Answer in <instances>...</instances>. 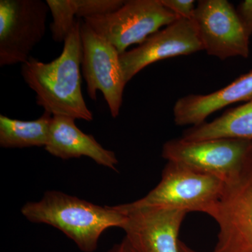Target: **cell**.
<instances>
[{
    "label": "cell",
    "mask_w": 252,
    "mask_h": 252,
    "mask_svg": "<svg viewBox=\"0 0 252 252\" xmlns=\"http://www.w3.org/2000/svg\"><path fill=\"white\" fill-rule=\"evenodd\" d=\"M81 19H77L65 40L61 56L50 63L31 56L21 64L23 80L36 94V103L53 116L92 122L81 91L82 44Z\"/></svg>",
    "instance_id": "6da1fadb"
},
{
    "label": "cell",
    "mask_w": 252,
    "mask_h": 252,
    "mask_svg": "<svg viewBox=\"0 0 252 252\" xmlns=\"http://www.w3.org/2000/svg\"><path fill=\"white\" fill-rule=\"evenodd\" d=\"M21 213L32 223H45L62 231L84 252L95 251L101 235L112 227L123 228L127 217L113 206H99L56 190L30 202Z\"/></svg>",
    "instance_id": "7a4b0ae2"
},
{
    "label": "cell",
    "mask_w": 252,
    "mask_h": 252,
    "mask_svg": "<svg viewBox=\"0 0 252 252\" xmlns=\"http://www.w3.org/2000/svg\"><path fill=\"white\" fill-rule=\"evenodd\" d=\"M225 187L226 184L216 177L167 162L155 188L142 198L119 205L125 209L167 207L208 215L221 198Z\"/></svg>",
    "instance_id": "3957f363"
},
{
    "label": "cell",
    "mask_w": 252,
    "mask_h": 252,
    "mask_svg": "<svg viewBox=\"0 0 252 252\" xmlns=\"http://www.w3.org/2000/svg\"><path fill=\"white\" fill-rule=\"evenodd\" d=\"M252 156V141L215 139L187 141L174 139L165 142L162 157L197 171L212 175L225 184L238 177Z\"/></svg>",
    "instance_id": "277c9868"
},
{
    "label": "cell",
    "mask_w": 252,
    "mask_h": 252,
    "mask_svg": "<svg viewBox=\"0 0 252 252\" xmlns=\"http://www.w3.org/2000/svg\"><path fill=\"white\" fill-rule=\"evenodd\" d=\"M178 18L160 0H128L111 14L82 20L122 54Z\"/></svg>",
    "instance_id": "5b68a950"
},
{
    "label": "cell",
    "mask_w": 252,
    "mask_h": 252,
    "mask_svg": "<svg viewBox=\"0 0 252 252\" xmlns=\"http://www.w3.org/2000/svg\"><path fill=\"white\" fill-rule=\"evenodd\" d=\"M49 11L41 0L0 1V67L27 62L44 38Z\"/></svg>",
    "instance_id": "8992f818"
},
{
    "label": "cell",
    "mask_w": 252,
    "mask_h": 252,
    "mask_svg": "<svg viewBox=\"0 0 252 252\" xmlns=\"http://www.w3.org/2000/svg\"><path fill=\"white\" fill-rule=\"evenodd\" d=\"M207 215L218 226L212 252H252V156Z\"/></svg>",
    "instance_id": "52a82bcc"
},
{
    "label": "cell",
    "mask_w": 252,
    "mask_h": 252,
    "mask_svg": "<svg viewBox=\"0 0 252 252\" xmlns=\"http://www.w3.org/2000/svg\"><path fill=\"white\" fill-rule=\"evenodd\" d=\"M82 44L81 68L86 89L93 100L97 99V91L103 94L111 115H119L126 85L120 61V54L109 41L97 34L81 20Z\"/></svg>",
    "instance_id": "ba28073f"
},
{
    "label": "cell",
    "mask_w": 252,
    "mask_h": 252,
    "mask_svg": "<svg viewBox=\"0 0 252 252\" xmlns=\"http://www.w3.org/2000/svg\"><path fill=\"white\" fill-rule=\"evenodd\" d=\"M203 50L220 60L250 55V38L227 0H201L193 18Z\"/></svg>",
    "instance_id": "9c48e42d"
},
{
    "label": "cell",
    "mask_w": 252,
    "mask_h": 252,
    "mask_svg": "<svg viewBox=\"0 0 252 252\" xmlns=\"http://www.w3.org/2000/svg\"><path fill=\"white\" fill-rule=\"evenodd\" d=\"M114 209L126 215L125 238L137 252H180L179 234L188 212L160 207Z\"/></svg>",
    "instance_id": "30bf717a"
},
{
    "label": "cell",
    "mask_w": 252,
    "mask_h": 252,
    "mask_svg": "<svg viewBox=\"0 0 252 252\" xmlns=\"http://www.w3.org/2000/svg\"><path fill=\"white\" fill-rule=\"evenodd\" d=\"M193 19L180 18L149 36L135 49L120 55L124 79L129 82L141 70L162 60L203 51Z\"/></svg>",
    "instance_id": "8fae6325"
},
{
    "label": "cell",
    "mask_w": 252,
    "mask_h": 252,
    "mask_svg": "<svg viewBox=\"0 0 252 252\" xmlns=\"http://www.w3.org/2000/svg\"><path fill=\"white\" fill-rule=\"evenodd\" d=\"M76 119L53 116L49 140L45 150L60 158L67 160L86 157L102 166L117 171L118 159L114 152L103 148L94 136L84 133L75 124Z\"/></svg>",
    "instance_id": "7c38bea8"
},
{
    "label": "cell",
    "mask_w": 252,
    "mask_h": 252,
    "mask_svg": "<svg viewBox=\"0 0 252 252\" xmlns=\"http://www.w3.org/2000/svg\"><path fill=\"white\" fill-rule=\"evenodd\" d=\"M252 99V70L240 76L229 85L207 94H189L176 102L174 121L179 126L200 125L209 116L239 102Z\"/></svg>",
    "instance_id": "4fadbf2b"
},
{
    "label": "cell",
    "mask_w": 252,
    "mask_h": 252,
    "mask_svg": "<svg viewBox=\"0 0 252 252\" xmlns=\"http://www.w3.org/2000/svg\"><path fill=\"white\" fill-rule=\"evenodd\" d=\"M187 141L237 139L252 141V99L226 111L211 122L193 126L184 132Z\"/></svg>",
    "instance_id": "5bb4252c"
},
{
    "label": "cell",
    "mask_w": 252,
    "mask_h": 252,
    "mask_svg": "<svg viewBox=\"0 0 252 252\" xmlns=\"http://www.w3.org/2000/svg\"><path fill=\"white\" fill-rule=\"evenodd\" d=\"M53 115L44 112L39 119L21 121L0 115V147L23 149L46 147Z\"/></svg>",
    "instance_id": "9a60e30c"
},
{
    "label": "cell",
    "mask_w": 252,
    "mask_h": 252,
    "mask_svg": "<svg viewBox=\"0 0 252 252\" xmlns=\"http://www.w3.org/2000/svg\"><path fill=\"white\" fill-rule=\"evenodd\" d=\"M52 23L50 25L53 40L64 42L77 22V11L74 0H46Z\"/></svg>",
    "instance_id": "2e32d148"
},
{
    "label": "cell",
    "mask_w": 252,
    "mask_h": 252,
    "mask_svg": "<svg viewBox=\"0 0 252 252\" xmlns=\"http://www.w3.org/2000/svg\"><path fill=\"white\" fill-rule=\"evenodd\" d=\"M123 0H74L78 19L111 14L122 7Z\"/></svg>",
    "instance_id": "e0dca14e"
},
{
    "label": "cell",
    "mask_w": 252,
    "mask_h": 252,
    "mask_svg": "<svg viewBox=\"0 0 252 252\" xmlns=\"http://www.w3.org/2000/svg\"><path fill=\"white\" fill-rule=\"evenodd\" d=\"M162 4L179 18L193 19L195 7L193 0H160Z\"/></svg>",
    "instance_id": "ac0fdd59"
},
{
    "label": "cell",
    "mask_w": 252,
    "mask_h": 252,
    "mask_svg": "<svg viewBox=\"0 0 252 252\" xmlns=\"http://www.w3.org/2000/svg\"><path fill=\"white\" fill-rule=\"evenodd\" d=\"M235 9L245 33L250 38L252 34V0L241 1Z\"/></svg>",
    "instance_id": "d6986e66"
},
{
    "label": "cell",
    "mask_w": 252,
    "mask_h": 252,
    "mask_svg": "<svg viewBox=\"0 0 252 252\" xmlns=\"http://www.w3.org/2000/svg\"><path fill=\"white\" fill-rule=\"evenodd\" d=\"M107 252H137L132 245L129 243L128 240L124 238L121 243L113 245L112 248L109 249Z\"/></svg>",
    "instance_id": "ffe728a7"
},
{
    "label": "cell",
    "mask_w": 252,
    "mask_h": 252,
    "mask_svg": "<svg viewBox=\"0 0 252 252\" xmlns=\"http://www.w3.org/2000/svg\"><path fill=\"white\" fill-rule=\"evenodd\" d=\"M180 252H198L190 248V247L186 245L185 243L181 241V240L180 242Z\"/></svg>",
    "instance_id": "44dd1931"
}]
</instances>
